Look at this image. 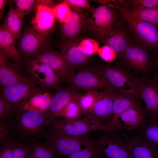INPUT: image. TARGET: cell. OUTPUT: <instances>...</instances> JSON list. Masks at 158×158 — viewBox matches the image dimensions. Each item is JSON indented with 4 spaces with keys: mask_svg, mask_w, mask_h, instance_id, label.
Wrapping results in <instances>:
<instances>
[{
    "mask_svg": "<svg viewBox=\"0 0 158 158\" xmlns=\"http://www.w3.org/2000/svg\"><path fill=\"white\" fill-rule=\"evenodd\" d=\"M36 8L31 23L34 29L42 35L47 37L53 27L55 17L52 8L39 5Z\"/></svg>",
    "mask_w": 158,
    "mask_h": 158,
    "instance_id": "603a6c76",
    "label": "cell"
},
{
    "mask_svg": "<svg viewBox=\"0 0 158 158\" xmlns=\"http://www.w3.org/2000/svg\"><path fill=\"white\" fill-rule=\"evenodd\" d=\"M108 4L135 19L149 23L158 27V8L141 7L131 9L123 4L119 0L109 1Z\"/></svg>",
    "mask_w": 158,
    "mask_h": 158,
    "instance_id": "7402d4cb",
    "label": "cell"
},
{
    "mask_svg": "<svg viewBox=\"0 0 158 158\" xmlns=\"http://www.w3.org/2000/svg\"><path fill=\"white\" fill-rule=\"evenodd\" d=\"M128 138L133 158H158V148L135 135Z\"/></svg>",
    "mask_w": 158,
    "mask_h": 158,
    "instance_id": "d4e9b609",
    "label": "cell"
},
{
    "mask_svg": "<svg viewBox=\"0 0 158 158\" xmlns=\"http://www.w3.org/2000/svg\"><path fill=\"white\" fill-rule=\"evenodd\" d=\"M117 92L112 91H100L88 115L94 116L102 124H104V123L105 122L109 124L112 118L113 99Z\"/></svg>",
    "mask_w": 158,
    "mask_h": 158,
    "instance_id": "44dd1931",
    "label": "cell"
},
{
    "mask_svg": "<svg viewBox=\"0 0 158 158\" xmlns=\"http://www.w3.org/2000/svg\"><path fill=\"white\" fill-rule=\"evenodd\" d=\"M16 144L11 141L1 145L0 158H11Z\"/></svg>",
    "mask_w": 158,
    "mask_h": 158,
    "instance_id": "ab89813d",
    "label": "cell"
},
{
    "mask_svg": "<svg viewBox=\"0 0 158 158\" xmlns=\"http://www.w3.org/2000/svg\"><path fill=\"white\" fill-rule=\"evenodd\" d=\"M78 98L67 104L60 113L58 118L61 117L67 120L79 118L83 114L78 103Z\"/></svg>",
    "mask_w": 158,
    "mask_h": 158,
    "instance_id": "d6a6232c",
    "label": "cell"
},
{
    "mask_svg": "<svg viewBox=\"0 0 158 158\" xmlns=\"http://www.w3.org/2000/svg\"><path fill=\"white\" fill-rule=\"evenodd\" d=\"M89 69L102 76L118 92L138 98L140 81L135 78L121 65L95 64Z\"/></svg>",
    "mask_w": 158,
    "mask_h": 158,
    "instance_id": "6da1fadb",
    "label": "cell"
},
{
    "mask_svg": "<svg viewBox=\"0 0 158 158\" xmlns=\"http://www.w3.org/2000/svg\"><path fill=\"white\" fill-rule=\"evenodd\" d=\"M52 9L55 18L61 24L68 20L71 13V8L66 0L52 7Z\"/></svg>",
    "mask_w": 158,
    "mask_h": 158,
    "instance_id": "e575fe53",
    "label": "cell"
},
{
    "mask_svg": "<svg viewBox=\"0 0 158 158\" xmlns=\"http://www.w3.org/2000/svg\"><path fill=\"white\" fill-rule=\"evenodd\" d=\"M99 43L94 39L87 38L82 40L79 45L87 55L91 56L97 53L99 48Z\"/></svg>",
    "mask_w": 158,
    "mask_h": 158,
    "instance_id": "74e56055",
    "label": "cell"
},
{
    "mask_svg": "<svg viewBox=\"0 0 158 158\" xmlns=\"http://www.w3.org/2000/svg\"><path fill=\"white\" fill-rule=\"evenodd\" d=\"M97 53L102 60L108 63L113 62L117 58L115 52L107 45L99 47Z\"/></svg>",
    "mask_w": 158,
    "mask_h": 158,
    "instance_id": "f35d334b",
    "label": "cell"
},
{
    "mask_svg": "<svg viewBox=\"0 0 158 158\" xmlns=\"http://www.w3.org/2000/svg\"><path fill=\"white\" fill-rule=\"evenodd\" d=\"M95 142V146L107 158H133L128 137L116 132H107Z\"/></svg>",
    "mask_w": 158,
    "mask_h": 158,
    "instance_id": "52a82bcc",
    "label": "cell"
},
{
    "mask_svg": "<svg viewBox=\"0 0 158 158\" xmlns=\"http://www.w3.org/2000/svg\"><path fill=\"white\" fill-rule=\"evenodd\" d=\"M25 75L26 78L22 81L3 88L1 90L0 95L18 109L33 97L44 92Z\"/></svg>",
    "mask_w": 158,
    "mask_h": 158,
    "instance_id": "7c38bea8",
    "label": "cell"
},
{
    "mask_svg": "<svg viewBox=\"0 0 158 158\" xmlns=\"http://www.w3.org/2000/svg\"><path fill=\"white\" fill-rule=\"evenodd\" d=\"M151 59L154 70L158 72V51L151 53Z\"/></svg>",
    "mask_w": 158,
    "mask_h": 158,
    "instance_id": "7bdbcfd3",
    "label": "cell"
},
{
    "mask_svg": "<svg viewBox=\"0 0 158 158\" xmlns=\"http://www.w3.org/2000/svg\"><path fill=\"white\" fill-rule=\"evenodd\" d=\"M29 59L48 66L54 71L63 82L66 83L74 73L61 52L54 50L48 44Z\"/></svg>",
    "mask_w": 158,
    "mask_h": 158,
    "instance_id": "9a60e30c",
    "label": "cell"
},
{
    "mask_svg": "<svg viewBox=\"0 0 158 158\" xmlns=\"http://www.w3.org/2000/svg\"><path fill=\"white\" fill-rule=\"evenodd\" d=\"M88 25V38L101 43L113 27L123 18L115 7L107 4L91 8Z\"/></svg>",
    "mask_w": 158,
    "mask_h": 158,
    "instance_id": "7a4b0ae2",
    "label": "cell"
},
{
    "mask_svg": "<svg viewBox=\"0 0 158 158\" xmlns=\"http://www.w3.org/2000/svg\"><path fill=\"white\" fill-rule=\"evenodd\" d=\"M120 2L128 8L133 9L145 7L158 8V0H119Z\"/></svg>",
    "mask_w": 158,
    "mask_h": 158,
    "instance_id": "8d00e7d4",
    "label": "cell"
},
{
    "mask_svg": "<svg viewBox=\"0 0 158 158\" xmlns=\"http://www.w3.org/2000/svg\"><path fill=\"white\" fill-rule=\"evenodd\" d=\"M46 37L39 33L32 26L26 27L18 40L17 49L23 61L35 56L48 45Z\"/></svg>",
    "mask_w": 158,
    "mask_h": 158,
    "instance_id": "2e32d148",
    "label": "cell"
},
{
    "mask_svg": "<svg viewBox=\"0 0 158 158\" xmlns=\"http://www.w3.org/2000/svg\"><path fill=\"white\" fill-rule=\"evenodd\" d=\"M0 54V84L4 88L21 82L26 78L22 65L13 63Z\"/></svg>",
    "mask_w": 158,
    "mask_h": 158,
    "instance_id": "ffe728a7",
    "label": "cell"
},
{
    "mask_svg": "<svg viewBox=\"0 0 158 158\" xmlns=\"http://www.w3.org/2000/svg\"><path fill=\"white\" fill-rule=\"evenodd\" d=\"M135 136L158 148V120H148Z\"/></svg>",
    "mask_w": 158,
    "mask_h": 158,
    "instance_id": "83f0119b",
    "label": "cell"
},
{
    "mask_svg": "<svg viewBox=\"0 0 158 158\" xmlns=\"http://www.w3.org/2000/svg\"><path fill=\"white\" fill-rule=\"evenodd\" d=\"M66 83L68 86L77 90L117 92L102 76L89 69L74 73Z\"/></svg>",
    "mask_w": 158,
    "mask_h": 158,
    "instance_id": "5bb4252c",
    "label": "cell"
},
{
    "mask_svg": "<svg viewBox=\"0 0 158 158\" xmlns=\"http://www.w3.org/2000/svg\"><path fill=\"white\" fill-rule=\"evenodd\" d=\"M71 7L77 8H91L89 1L86 0H66Z\"/></svg>",
    "mask_w": 158,
    "mask_h": 158,
    "instance_id": "b9f144b4",
    "label": "cell"
},
{
    "mask_svg": "<svg viewBox=\"0 0 158 158\" xmlns=\"http://www.w3.org/2000/svg\"><path fill=\"white\" fill-rule=\"evenodd\" d=\"M24 73L44 92L61 89L62 80L48 66L28 59L23 61Z\"/></svg>",
    "mask_w": 158,
    "mask_h": 158,
    "instance_id": "5b68a950",
    "label": "cell"
},
{
    "mask_svg": "<svg viewBox=\"0 0 158 158\" xmlns=\"http://www.w3.org/2000/svg\"><path fill=\"white\" fill-rule=\"evenodd\" d=\"M143 102L148 118L158 120V85L153 79L140 81L138 97Z\"/></svg>",
    "mask_w": 158,
    "mask_h": 158,
    "instance_id": "ac0fdd59",
    "label": "cell"
},
{
    "mask_svg": "<svg viewBox=\"0 0 158 158\" xmlns=\"http://www.w3.org/2000/svg\"><path fill=\"white\" fill-rule=\"evenodd\" d=\"M15 9L22 18L29 13L35 7L39 5H46L47 0H14L12 1Z\"/></svg>",
    "mask_w": 158,
    "mask_h": 158,
    "instance_id": "1f68e13d",
    "label": "cell"
},
{
    "mask_svg": "<svg viewBox=\"0 0 158 158\" xmlns=\"http://www.w3.org/2000/svg\"><path fill=\"white\" fill-rule=\"evenodd\" d=\"M78 90L68 86L56 91L52 95L49 107L46 112L49 124L58 118L60 112L69 102L81 95Z\"/></svg>",
    "mask_w": 158,
    "mask_h": 158,
    "instance_id": "d6986e66",
    "label": "cell"
},
{
    "mask_svg": "<svg viewBox=\"0 0 158 158\" xmlns=\"http://www.w3.org/2000/svg\"><path fill=\"white\" fill-rule=\"evenodd\" d=\"M138 105L139 104L133 96L116 92L113 101L112 118L109 125L111 128L112 124L118 115L129 108Z\"/></svg>",
    "mask_w": 158,
    "mask_h": 158,
    "instance_id": "4316f807",
    "label": "cell"
},
{
    "mask_svg": "<svg viewBox=\"0 0 158 158\" xmlns=\"http://www.w3.org/2000/svg\"><path fill=\"white\" fill-rule=\"evenodd\" d=\"M91 9L71 7L70 18L61 26V37L80 42L88 38V25L91 16Z\"/></svg>",
    "mask_w": 158,
    "mask_h": 158,
    "instance_id": "ba28073f",
    "label": "cell"
},
{
    "mask_svg": "<svg viewBox=\"0 0 158 158\" xmlns=\"http://www.w3.org/2000/svg\"><path fill=\"white\" fill-rule=\"evenodd\" d=\"M148 119L143 108L139 105L134 106L118 115L111 128L113 132L126 136V134L139 131L146 124Z\"/></svg>",
    "mask_w": 158,
    "mask_h": 158,
    "instance_id": "30bf717a",
    "label": "cell"
},
{
    "mask_svg": "<svg viewBox=\"0 0 158 158\" xmlns=\"http://www.w3.org/2000/svg\"><path fill=\"white\" fill-rule=\"evenodd\" d=\"M100 92L87 91L84 94L78 97L77 101L83 114L87 115L89 114L98 98Z\"/></svg>",
    "mask_w": 158,
    "mask_h": 158,
    "instance_id": "4dcf8cb0",
    "label": "cell"
},
{
    "mask_svg": "<svg viewBox=\"0 0 158 158\" xmlns=\"http://www.w3.org/2000/svg\"><path fill=\"white\" fill-rule=\"evenodd\" d=\"M18 111V109L13 106L4 97L0 95V122H6L10 119L13 118Z\"/></svg>",
    "mask_w": 158,
    "mask_h": 158,
    "instance_id": "836d02e7",
    "label": "cell"
},
{
    "mask_svg": "<svg viewBox=\"0 0 158 158\" xmlns=\"http://www.w3.org/2000/svg\"><path fill=\"white\" fill-rule=\"evenodd\" d=\"M14 119L15 132L24 138H34L49 124L46 112L34 110L18 109Z\"/></svg>",
    "mask_w": 158,
    "mask_h": 158,
    "instance_id": "277c9868",
    "label": "cell"
},
{
    "mask_svg": "<svg viewBox=\"0 0 158 158\" xmlns=\"http://www.w3.org/2000/svg\"><path fill=\"white\" fill-rule=\"evenodd\" d=\"M153 79L156 82L158 85V72H155V73Z\"/></svg>",
    "mask_w": 158,
    "mask_h": 158,
    "instance_id": "f6af8a7d",
    "label": "cell"
},
{
    "mask_svg": "<svg viewBox=\"0 0 158 158\" xmlns=\"http://www.w3.org/2000/svg\"><path fill=\"white\" fill-rule=\"evenodd\" d=\"M118 61L127 68L140 73L154 70L151 53L133 39Z\"/></svg>",
    "mask_w": 158,
    "mask_h": 158,
    "instance_id": "8fae6325",
    "label": "cell"
},
{
    "mask_svg": "<svg viewBox=\"0 0 158 158\" xmlns=\"http://www.w3.org/2000/svg\"><path fill=\"white\" fill-rule=\"evenodd\" d=\"M8 11L5 16L3 24L14 35L16 40L20 37L24 23L23 18L17 12L12 1H9Z\"/></svg>",
    "mask_w": 158,
    "mask_h": 158,
    "instance_id": "484cf974",
    "label": "cell"
},
{
    "mask_svg": "<svg viewBox=\"0 0 158 158\" xmlns=\"http://www.w3.org/2000/svg\"><path fill=\"white\" fill-rule=\"evenodd\" d=\"M28 152V158H59L50 146L35 141L26 144Z\"/></svg>",
    "mask_w": 158,
    "mask_h": 158,
    "instance_id": "f1b7e54d",
    "label": "cell"
},
{
    "mask_svg": "<svg viewBox=\"0 0 158 158\" xmlns=\"http://www.w3.org/2000/svg\"><path fill=\"white\" fill-rule=\"evenodd\" d=\"M46 142L59 158L67 157L71 154L88 146L95 142L85 137L74 136L52 132Z\"/></svg>",
    "mask_w": 158,
    "mask_h": 158,
    "instance_id": "4fadbf2b",
    "label": "cell"
},
{
    "mask_svg": "<svg viewBox=\"0 0 158 158\" xmlns=\"http://www.w3.org/2000/svg\"><path fill=\"white\" fill-rule=\"evenodd\" d=\"M16 39L3 24L0 27V54L14 63L21 64L23 60L16 47Z\"/></svg>",
    "mask_w": 158,
    "mask_h": 158,
    "instance_id": "cb8c5ba5",
    "label": "cell"
},
{
    "mask_svg": "<svg viewBox=\"0 0 158 158\" xmlns=\"http://www.w3.org/2000/svg\"><path fill=\"white\" fill-rule=\"evenodd\" d=\"M44 92L33 97L22 106L30 104L32 107L28 110L46 112L49 107L52 95L51 96L48 94V93L46 94H43Z\"/></svg>",
    "mask_w": 158,
    "mask_h": 158,
    "instance_id": "f546056e",
    "label": "cell"
},
{
    "mask_svg": "<svg viewBox=\"0 0 158 158\" xmlns=\"http://www.w3.org/2000/svg\"><path fill=\"white\" fill-rule=\"evenodd\" d=\"M80 42L61 37L56 44L74 73L89 69L94 65L91 56L87 55L80 46Z\"/></svg>",
    "mask_w": 158,
    "mask_h": 158,
    "instance_id": "9c48e42d",
    "label": "cell"
},
{
    "mask_svg": "<svg viewBox=\"0 0 158 158\" xmlns=\"http://www.w3.org/2000/svg\"><path fill=\"white\" fill-rule=\"evenodd\" d=\"M102 155L95 144L75 152L71 154L67 158H102Z\"/></svg>",
    "mask_w": 158,
    "mask_h": 158,
    "instance_id": "d590c367",
    "label": "cell"
},
{
    "mask_svg": "<svg viewBox=\"0 0 158 158\" xmlns=\"http://www.w3.org/2000/svg\"><path fill=\"white\" fill-rule=\"evenodd\" d=\"M8 0H0V19L1 20L4 17L5 7Z\"/></svg>",
    "mask_w": 158,
    "mask_h": 158,
    "instance_id": "ee69618b",
    "label": "cell"
},
{
    "mask_svg": "<svg viewBox=\"0 0 158 158\" xmlns=\"http://www.w3.org/2000/svg\"><path fill=\"white\" fill-rule=\"evenodd\" d=\"M120 12L127 23L133 39L151 53L158 51V27Z\"/></svg>",
    "mask_w": 158,
    "mask_h": 158,
    "instance_id": "8992f818",
    "label": "cell"
},
{
    "mask_svg": "<svg viewBox=\"0 0 158 158\" xmlns=\"http://www.w3.org/2000/svg\"><path fill=\"white\" fill-rule=\"evenodd\" d=\"M133 40L127 23L123 17L101 43L110 47L115 52L118 60Z\"/></svg>",
    "mask_w": 158,
    "mask_h": 158,
    "instance_id": "e0dca14e",
    "label": "cell"
},
{
    "mask_svg": "<svg viewBox=\"0 0 158 158\" xmlns=\"http://www.w3.org/2000/svg\"><path fill=\"white\" fill-rule=\"evenodd\" d=\"M11 158H28V152L26 144L24 145L16 144Z\"/></svg>",
    "mask_w": 158,
    "mask_h": 158,
    "instance_id": "60d3db41",
    "label": "cell"
},
{
    "mask_svg": "<svg viewBox=\"0 0 158 158\" xmlns=\"http://www.w3.org/2000/svg\"><path fill=\"white\" fill-rule=\"evenodd\" d=\"M51 124L53 132L71 136H83L95 131L113 132L109 124H102L95 117L89 115L83 118L67 120L57 118Z\"/></svg>",
    "mask_w": 158,
    "mask_h": 158,
    "instance_id": "3957f363",
    "label": "cell"
}]
</instances>
